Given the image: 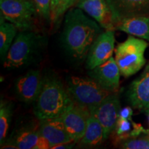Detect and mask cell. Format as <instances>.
Returning a JSON list of instances; mask_svg holds the SVG:
<instances>
[{
    "label": "cell",
    "mask_w": 149,
    "mask_h": 149,
    "mask_svg": "<svg viewBox=\"0 0 149 149\" xmlns=\"http://www.w3.org/2000/svg\"><path fill=\"white\" fill-rule=\"evenodd\" d=\"M88 74L89 77L109 92H116L120 87V70L113 56L106 62L89 70Z\"/></svg>",
    "instance_id": "7c38bea8"
},
{
    "label": "cell",
    "mask_w": 149,
    "mask_h": 149,
    "mask_svg": "<svg viewBox=\"0 0 149 149\" xmlns=\"http://www.w3.org/2000/svg\"><path fill=\"white\" fill-rule=\"evenodd\" d=\"M104 139V130L97 119L93 115L89 116L84 135L79 141L84 146H97Z\"/></svg>",
    "instance_id": "ac0fdd59"
},
{
    "label": "cell",
    "mask_w": 149,
    "mask_h": 149,
    "mask_svg": "<svg viewBox=\"0 0 149 149\" xmlns=\"http://www.w3.org/2000/svg\"><path fill=\"white\" fill-rule=\"evenodd\" d=\"M130 122L131 120L119 117L114 130L116 133V135L120 140L123 141L130 137L131 133L134 128L133 126V128L132 129V123ZM134 126H135V124H134Z\"/></svg>",
    "instance_id": "7402d4cb"
},
{
    "label": "cell",
    "mask_w": 149,
    "mask_h": 149,
    "mask_svg": "<svg viewBox=\"0 0 149 149\" xmlns=\"http://www.w3.org/2000/svg\"><path fill=\"white\" fill-rule=\"evenodd\" d=\"M148 122H149V113H148Z\"/></svg>",
    "instance_id": "83f0119b"
},
{
    "label": "cell",
    "mask_w": 149,
    "mask_h": 149,
    "mask_svg": "<svg viewBox=\"0 0 149 149\" xmlns=\"http://www.w3.org/2000/svg\"><path fill=\"white\" fill-rule=\"evenodd\" d=\"M77 0H57V4L56 10L53 17L51 19V24L54 26L59 25L62 17L65 15L68 11L74 4H75Z\"/></svg>",
    "instance_id": "44dd1931"
},
{
    "label": "cell",
    "mask_w": 149,
    "mask_h": 149,
    "mask_svg": "<svg viewBox=\"0 0 149 149\" xmlns=\"http://www.w3.org/2000/svg\"><path fill=\"white\" fill-rule=\"evenodd\" d=\"M148 44L143 39L130 35L125 41L117 44L115 59L121 75L128 77L139 72L146 64L144 53Z\"/></svg>",
    "instance_id": "277c9868"
},
{
    "label": "cell",
    "mask_w": 149,
    "mask_h": 149,
    "mask_svg": "<svg viewBox=\"0 0 149 149\" xmlns=\"http://www.w3.org/2000/svg\"><path fill=\"white\" fill-rule=\"evenodd\" d=\"M72 102L58 77L48 74L44 77L42 89L34 102V114L39 120L57 118Z\"/></svg>",
    "instance_id": "7a4b0ae2"
},
{
    "label": "cell",
    "mask_w": 149,
    "mask_h": 149,
    "mask_svg": "<svg viewBox=\"0 0 149 149\" xmlns=\"http://www.w3.org/2000/svg\"><path fill=\"white\" fill-rule=\"evenodd\" d=\"M18 29L1 15L0 21V57L3 61L17 36Z\"/></svg>",
    "instance_id": "d6986e66"
},
{
    "label": "cell",
    "mask_w": 149,
    "mask_h": 149,
    "mask_svg": "<svg viewBox=\"0 0 149 149\" xmlns=\"http://www.w3.org/2000/svg\"><path fill=\"white\" fill-rule=\"evenodd\" d=\"M133 109L130 107H125L124 109H121L120 112V118L126 119V120H131L132 115H133Z\"/></svg>",
    "instance_id": "d4e9b609"
},
{
    "label": "cell",
    "mask_w": 149,
    "mask_h": 149,
    "mask_svg": "<svg viewBox=\"0 0 149 149\" xmlns=\"http://www.w3.org/2000/svg\"><path fill=\"white\" fill-rule=\"evenodd\" d=\"M114 17L115 26L124 19L149 16V0H107Z\"/></svg>",
    "instance_id": "5bb4252c"
},
{
    "label": "cell",
    "mask_w": 149,
    "mask_h": 149,
    "mask_svg": "<svg viewBox=\"0 0 149 149\" xmlns=\"http://www.w3.org/2000/svg\"><path fill=\"white\" fill-rule=\"evenodd\" d=\"M44 77L38 70H31L16 79L14 92L24 103H34L42 89Z\"/></svg>",
    "instance_id": "30bf717a"
},
{
    "label": "cell",
    "mask_w": 149,
    "mask_h": 149,
    "mask_svg": "<svg viewBox=\"0 0 149 149\" xmlns=\"http://www.w3.org/2000/svg\"><path fill=\"white\" fill-rule=\"evenodd\" d=\"M75 7L81 9L105 30H115V21L107 0H77Z\"/></svg>",
    "instance_id": "4fadbf2b"
},
{
    "label": "cell",
    "mask_w": 149,
    "mask_h": 149,
    "mask_svg": "<svg viewBox=\"0 0 149 149\" xmlns=\"http://www.w3.org/2000/svg\"><path fill=\"white\" fill-rule=\"evenodd\" d=\"M121 104L117 93H111L91 112L97 119L104 130V139L109 137L114 131L117 122L120 117Z\"/></svg>",
    "instance_id": "9c48e42d"
},
{
    "label": "cell",
    "mask_w": 149,
    "mask_h": 149,
    "mask_svg": "<svg viewBox=\"0 0 149 149\" xmlns=\"http://www.w3.org/2000/svg\"><path fill=\"white\" fill-rule=\"evenodd\" d=\"M131 107L139 111L149 113V61L144 71L130 84L126 93Z\"/></svg>",
    "instance_id": "8fae6325"
},
{
    "label": "cell",
    "mask_w": 149,
    "mask_h": 149,
    "mask_svg": "<svg viewBox=\"0 0 149 149\" xmlns=\"http://www.w3.org/2000/svg\"><path fill=\"white\" fill-rule=\"evenodd\" d=\"M4 144H13L19 149L51 148L49 142L41 135L38 128L37 130L25 128L19 130L12 141H7Z\"/></svg>",
    "instance_id": "2e32d148"
},
{
    "label": "cell",
    "mask_w": 149,
    "mask_h": 149,
    "mask_svg": "<svg viewBox=\"0 0 149 149\" xmlns=\"http://www.w3.org/2000/svg\"><path fill=\"white\" fill-rule=\"evenodd\" d=\"M1 15L19 31H33L37 16L33 0H0Z\"/></svg>",
    "instance_id": "8992f818"
},
{
    "label": "cell",
    "mask_w": 149,
    "mask_h": 149,
    "mask_svg": "<svg viewBox=\"0 0 149 149\" xmlns=\"http://www.w3.org/2000/svg\"><path fill=\"white\" fill-rule=\"evenodd\" d=\"M66 90L72 102L88 109L90 113L111 93L91 77L75 76L68 79Z\"/></svg>",
    "instance_id": "5b68a950"
},
{
    "label": "cell",
    "mask_w": 149,
    "mask_h": 149,
    "mask_svg": "<svg viewBox=\"0 0 149 149\" xmlns=\"http://www.w3.org/2000/svg\"><path fill=\"white\" fill-rule=\"evenodd\" d=\"M124 149H149V137H132L124 139L120 144Z\"/></svg>",
    "instance_id": "cb8c5ba5"
},
{
    "label": "cell",
    "mask_w": 149,
    "mask_h": 149,
    "mask_svg": "<svg viewBox=\"0 0 149 149\" xmlns=\"http://www.w3.org/2000/svg\"><path fill=\"white\" fill-rule=\"evenodd\" d=\"M90 115L88 109L72 101L59 117L70 137L77 142L84 135Z\"/></svg>",
    "instance_id": "ba28073f"
},
{
    "label": "cell",
    "mask_w": 149,
    "mask_h": 149,
    "mask_svg": "<svg viewBox=\"0 0 149 149\" xmlns=\"http://www.w3.org/2000/svg\"><path fill=\"white\" fill-rule=\"evenodd\" d=\"M57 4V0H51V19L55 13L56 7Z\"/></svg>",
    "instance_id": "4316f807"
},
{
    "label": "cell",
    "mask_w": 149,
    "mask_h": 149,
    "mask_svg": "<svg viewBox=\"0 0 149 149\" xmlns=\"http://www.w3.org/2000/svg\"><path fill=\"white\" fill-rule=\"evenodd\" d=\"M77 141H69V142H66V143H62V144H59L57 145H55L52 147L51 148L53 149H68V148H73V146H74L75 145V143Z\"/></svg>",
    "instance_id": "484cf974"
},
{
    "label": "cell",
    "mask_w": 149,
    "mask_h": 149,
    "mask_svg": "<svg viewBox=\"0 0 149 149\" xmlns=\"http://www.w3.org/2000/svg\"><path fill=\"white\" fill-rule=\"evenodd\" d=\"M115 31L105 30L93 43L86 58V68L92 70L113 56L115 49Z\"/></svg>",
    "instance_id": "52a82bcc"
},
{
    "label": "cell",
    "mask_w": 149,
    "mask_h": 149,
    "mask_svg": "<svg viewBox=\"0 0 149 149\" xmlns=\"http://www.w3.org/2000/svg\"><path fill=\"white\" fill-rule=\"evenodd\" d=\"M44 43V37L35 31H19L3 61V67L14 69L31 64L40 55Z\"/></svg>",
    "instance_id": "3957f363"
},
{
    "label": "cell",
    "mask_w": 149,
    "mask_h": 149,
    "mask_svg": "<svg viewBox=\"0 0 149 149\" xmlns=\"http://www.w3.org/2000/svg\"><path fill=\"white\" fill-rule=\"evenodd\" d=\"M13 113V104L8 100H1L0 103V145L6 141Z\"/></svg>",
    "instance_id": "ffe728a7"
},
{
    "label": "cell",
    "mask_w": 149,
    "mask_h": 149,
    "mask_svg": "<svg viewBox=\"0 0 149 149\" xmlns=\"http://www.w3.org/2000/svg\"><path fill=\"white\" fill-rule=\"evenodd\" d=\"M115 30L149 42V16H135L124 19L115 24Z\"/></svg>",
    "instance_id": "e0dca14e"
},
{
    "label": "cell",
    "mask_w": 149,
    "mask_h": 149,
    "mask_svg": "<svg viewBox=\"0 0 149 149\" xmlns=\"http://www.w3.org/2000/svg\"><path fill=\"white\" fill-rule=\"evenodd\" d=\"M36 7L37 16L41 19L51 24V0H33Z\"/></svg>",
    "instance_id": "603a6c76"
},
{
    "label": "cell",
    "mask_w": 149,
    "mask_h": 149,
    "mask_svg": "<svg viewBox=\"0 0 149 149\" xmlns=\"http://www.w3.org/2000/svg\"><path fill=\"white\" fill-rule=\"evenodd\" d=\"M102 26L77 7L70 8L64 16L61 42L66 53L75 61L86 58L93 43L103 32Z\"/></svg>",
    "instance_id": "6da1fadb"
},
{
    "label": "cell",
    "mask_w": 149,
    "mask_h": 149,
    "mask_svg": "<svg viewBox=\"0 0 149 149\" xmlns=\"http://www.w3.org/2000/svg\"><path fill=\"white\" fill-rule=\"evenodd\" d=\"M38 130L49 142L51 148L55 145L72 141L60 117L40 120Z\"/></svg>",
    "instance_id": "9a60e30c"
}]
</instances>
